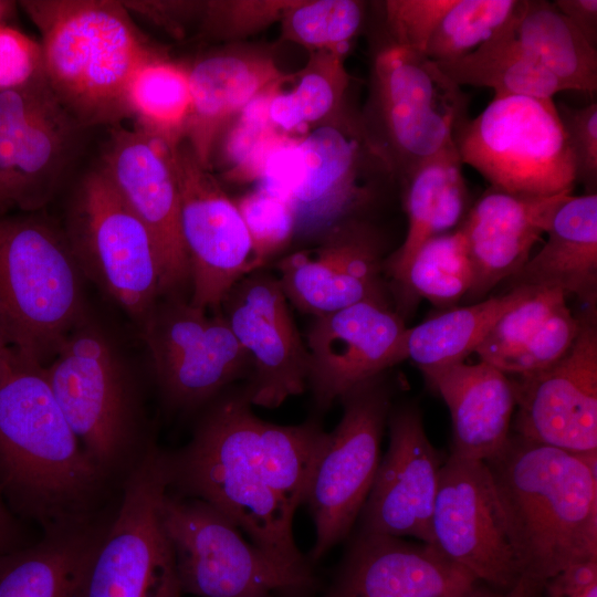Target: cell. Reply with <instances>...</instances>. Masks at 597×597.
<instances>
[{
    "label": "cell",
    "mask_w": 597,
    "mask_h": 597,
    "mask_svg": "<svg viewBox=\"0 0 597 597\" xmlns=\"http://www.w3.org/2000/svg\"><path fill=\"white\" fill-rule=\"evenodd\" d=\"M182 593L198 597H271L297 593L313 579L269 558L209 503L169 493L160 505Z\"/></svg>",
    "instance_id": "cell-12"
},
{
    "label": "cell",
    "mask_w": 597,
    "mask_h": 597,
    "mask_svg": "<svg viewBox=\"0 0 597 597\" xmlns=\"http://www.w3.org/2000/svg\"><path fill=\"white\" fill-rule=\"evenodd\" d=\"M558 290L535 289L503 314L492 326L475 353L496 368L520 352L537 333L553 311L566 302Z\"/></svg>",
    "instance_id": "cell-40"
},
{
    "label": "cell",
    "mask_w": 597,
    "mask_h": 597,
    "mask_svg": "<svg viewBox=\"0 0 597 597\" xmlns=\"http://www.w3.org/2000/svg\"><path fill=\"white\" fill-rule=\"evenodd\" d=\"M544 587L548 597H597V561L570 567Z\"/></svg>",
    "instance_id": "cell-46"
},
{
    "label": "cell",
    "mask_w": 597,
    "mask_h": 597,
    "mask_svg": "<svg viewBox=\"0 0 597 597\" xmlns=\"http://www.w3.org/2000/svg\"><path fill=\"white\" fill-rule=\"evenodd\" d=\"M541 588L537 587L527 577L521 579L510 589L499 590L496 593L483 591L476 587L472 593L463 597H534Z\"/></svg>",
    "instance_id": "cell-49"
},
{
    "label": "cell",
    "mask_w": 597,
    "mask_h": 597,
    "mask_svg": "<svg viewBox=\"0 0 597 597\" xmlns=\"http://www.w3.org/2000/svg\"><path fill=\"white\" fill-rule=\"evenodd\" d=\"M484 462L523 576L542 588L562 572L597 561V453L511 433Z\"/></svg>",
    "instance_id": "cell-3"
},
{
    "label": "cell",
    "mask_w": 597,
    "mask_h": 597,
    "mask_svg": "<svg viewBox=\"0 0 597 597\" xmlns=\"http://www.w3.org/2000/svg\"><path fill=\"white\" fill-rule=\"evenodd\" d=\"M276 87L250 102L222 133L220 158L227 179L258 181L265 158L285 135L273 126L268 113Z\"/></svg>",
    "instance_id": "cell-39"
},
{
    "label": "cell",
    "mask_w": 597,
    "mask_h": 597,
    "mask_svg": "<svg viewBox=\"0 0 597 597\" xmlns=\"http://www.w3.org/2000/svg\"><path fill=\"white\" fill-rule=\"evenodd\" d=\"M525 0H455L434 31L426 55L460 59L493 39L520 15Z\"/></svg>",
    "instance_id": "cell-37"
},
{
    "label": "cell",
    "mask_w": 597,
    "mask_h": 597,
    "mask_svg": "<svg viewBox=\"0 0 597 597\" xmlns=\"http://www.w3.org/2000/svg\"><path fill=\"white\" fill-rule=\"evenodd\" d=\"M513 34L567 90L596 92L597 49L552 2L526 0Z\"/></svg>",
    "instance_id": "cell-33"
},
{
    "label": "cell",
    "mask_w": 597,
    "mask_h": 597,
    "mask_svg": "<svg viewBox=\"0 0 597 597\" xmlns=\"http://www.w3.org/2000/svg\"><path fill=\"white\" fill-rule=\"evenodd\" d=\"M462 166L453 140L401 179L408 229L400 248L386 261V273L397 289L418 249L464 220L470 208Z\"/></svg>",
    "instance_id": "cell-29"
},
{
    "label": "cell",
    "mask_w": 597,
    "mask_h": 597,
    "mask_svg": "<svg viewBox=\"0 0 597 597\" xmlns=\"http://www.w3.org/2000/svg\"><path fill=\"white\" fill-rule=\"evenodd\" d=\"M555 8L564 14L594 48L597 46V1L556 0Z\"/></svg>",
    "instance_id": "cell-47"
},
{
    "label": "cell",
    "mask_w": 597,
    "mask_h": 597,
    "mask_svg": "<svg viewBox=\"0 0 597 597\" xmlns=\"http://www.w3.org/2000/svg\"><path fill=\"white\" fill-rule=\"evenodd\" d=\"M14 2L0 0V25L4 24V20L11 14Z\"/></svg>",
    "instance_id": "cell-51"
},
{
    "label": "cell",
    "mask_w": 597,
    "mask_h": 597,
    "mask_svg": "<svg viewBox=\"0 0 597 597\" xmlns=\"http://www.w3.org/2000/svg\"><path fill=\"white\" fill-rule=\"evenodd\" d=\"M45 76L41 43L0 25V92L22 88Z\"/></svg>",
    "instance_id": "cell-45"
},
{
    "label": "cell",
    "mask_w": 597,
    "mask_h": 597,
    "mask_svg": "<svg viewBox=\"0 0 597 597\" xmlns=\"http://www.w3.org/2000/svg\"><path fill=\"white\" fill-rule=\"evenodd\" d=\"M180 198V231L190 275L189 301L219 311L230 289L258 270L235 202L184 140L172 150Z\"/></svg>",
    "instance_id": "cell-15"
},
{
    "label": "cell",
    "mask_w": 597,
    "mask_h": 597,
    "mask_svg": "<svg viewBox=\"0 0 597 597\" xmlns=\"http://www.w3.org/2000/svg\"><path fill=\"white\" fill-rule=\"evenodd\" d=\"M167 486L164 450L154 442L123 482L108 526L71 597H182L160 516Z\"/></svg>",
    "instance_id": "cell-8"
},
{
    "label": "cell",
    "mask_w": 597,
    "mask_h": 597,
    "mask_svg": "<svg viewBox=\"0 0 597 597\" xmlns=\"http://www.w3.org/2000/svg\"><path fill=\"white\" fill-rule=\"evenodd\" d=\"M81 274L49 220L0 218V338L18 357L45 366L84 322Z\"/></svg>",
    "instance_id": "cell-5"
},
{
    "label": "cell",
    "mask_w": 597,
    "mask_h": 597,
    "mask_svg": "<svg viewBox=\"0 0 597 597\" xmlns=\"http://www.w3.org/2000/svg\"><path fill=\"white\" fill-rule=\"evenodd\" d=\"M20 6L41 33L46 81L74 119L87 128L127 117L128 84L159 53L122 1L27 0Z\"/></svg>",
    "instance_id": "cell-4"
},
{
    "label": "cell",
    "mask_w": 597,
    "mask_h": 597,
    "mask_svg": "<svg viewBox=\"0 0 597 597\" xmlns=\"http://www.w3.org/2000/svg\"><path fill=\"white\" fill-rule=\"evenodd\" d=\"M532 290L513 287L504 295L450 308L406 328L398 345L397 364L410 359L419 369H425L464 362L499 318Z\"/></svg>",
    "instance_id": "cell-31"
},
{
    "label": "cell",
    "mask_w": 597,
    "mask_h": 597,
    "mask_svg": "<svg viewBox=\"0 0 597 597\" xmlns=\"http://www.w3.org/2000/svg\"><path fill=\"white\" fill-rule=\"evenodd\" d=\"M420 370L449 408L451 454L485 461L498 453L512 433L516 407L510 376L482 360Z\"/></svg>",
    "instance_id": "cell-27"
},
{
    "label": "cell",
    "mask_w": 597,
    "mask_h": 597,
    "mask_svg": "<svg viewBox=\"0 0 597 597\" xmlns=\"http://www.w3.org/2000/svg\"><path fill=\"white\" fill-rule=\"evenodd\" d=\"M543 248L515 273L513 287L558 290L588 305L597 297V193L569 196L555 211Z\"/></svg>",
    "instance_id": "cell-28"
},
{
    "label": "cell",
    "mask_w": 597,
    "mask_h": 597,
    "mask_svg": "<svg viewBox=\"0 0 597 597\" xmlns=\"http://www.w3.org/2000/svg\"><path fill=\"white\" fill-rule=\"evenodd\" d=\"M17 355L0 338V381L10 371Z\"/></svg>",
    "instance_id": "cell-50"
},
{
    "label": "cell",
    "mask_w": 597,
    "mask_h": 597,
    "mask_svg": "<svg viewBox=\"0 0 597 597\" xmlns=\"http://www.w3.org/2000/svg\"><path fill=\"white\" fill-rule=\"evenodd\" d=\"M81 272L139 325L161 297L154 240L97 167L81 181L66 232Z\"/></svg>",
    "instance_id": "cell-10"
},
{
    "label": "cell",
    "mask_w": 597,
    "mask_h": 597,
    "mask_svg": "<svg viewBox=\"0 0 597 597\" xmlns=\"http://www.w3.org/2000/svg\"><path fill=\"white\" fill-rule=\"evenodd\" d=\"M364 18L365 2L362 1H290L281 15L283 38L313 52L345 56Z\"/></svg>",
    "instance_id": "cell-38"
},
{
    "label": "cell",
    "mask_w": 597,
    "mask_h": 597,
    "mask_svg": "<svg viewBox=\"0 0 597 597\" xmlns=\"http://www.w3.org/2000/svg\"><path fill=\"white\" fill-rule=\"evenodd\" d=\"M127 117L170 148L185 140L191 112L188 69L160 53L133 75L125 96Z\"/></svg>",
    "instance_id": "cell-34"
},
{
    "label": "cell",
    "mask_w": 597,
    "mask_h": 597,
    "mask_svg": "<svg viewBox=\"0 0 597 597\" xmlns=\"http://www.w3.org/2000/svg\"><path fill=\"white\" fill-rule=\"evenodd\" d=\"M114 510L91 524L44 533L38 543L0 555V597H71Z\"/></svg>",
    "instance_id": "cell-30"
},
{
    "label": "cell",
    "mask_w": 597,
    "mask_h": 597,
    "mask_svg": "<svg viewBox=\"0 0 597 597\" xmlns=\"http://www.w3.org/2000/svg\"><path fill=\"white\" fill-rule=\"evenodd\" d=\"M431 531L433 546L479 583L505 590L523 576L484 461L443 462Z\"/></svg>",
    "instance_id": "cell-18"
},
{
    "label": "cell",
    "mask_w": 597,
    "mask_h": 597,
    "mask_svg": "<svg viewBox=\"0 0 597 597\" xmlns=\"http://www.w3.org/2000/svg\"><path fill=\"white\" fill-rule=\"evenodd\" d=\"M407 327L389 303L364 301L314 316L306 333L307 386L328 409L344 394L397 364Z\"/></svg>",
    "instance_id": "cell-23"
},
{
    "label": "cell",
    "mask_w": 597,
    "mask_h": 597,
    "mask_svg": "<svg viewBox=\"0 0 597 597\" xmlns=\"http://www.w3.org/2000/svg\"><path fill=\"white\" fill-rule=\"evenodd\" d=\"M455 0H389L385 2L390 41L426 55L428 44Z\"/></svg>",
    "instance_id": "cell-43"
},
{
    "label": "cell",
    "mask_w": 597,
    "mask_h": 597,
    "mask_svg": "<svg viewBox=\"0 0 597 597\" xmlns=\"http://www.w3.org/2000/svg\"><path fill=\"white\" fill-rule=\"evenodd\" d=\"M516 19L473 52L436 63L457 85L489 87L494 96L552 98L566 91L565 85L516 41L513 34Z\"/></svg>",
    "instance_id": "cell-32"
},
{
    "label": "cell",
    "mask_w": 597,
    "mask_h": 597,
    "mask_svg": "<svg viewBox=\"0 0 597 597\" xmlns=\"http://www.w3.org/2000/svg\"><path fill=\"white\" fill-rule=\"evenodd\" d=\"M580 328L566 302L558 305L531 341L498 368L509 376L531 374L559 359L570 347Z\"/></svg>",
    "instance_id": "cell-42"
},
{
    "label": "cell",
    "mask_w": 597,
    "mask_h": 597,
    "mask_svg": "<svg viewBox=\"0 0 597 597\" xmlns=\"http://www.w3.org/2000/svg\"><path fill=\"white\" fill-rule=\"evenodd\" d=\"M172 150L137 127H118L112 132L100 167L154 240L161 268V297H188L189 263L180 231Z\"/></svg>",
    "instance_id": "cell-20"
},
{
    "label": "cell",
    "mask_w": 597,
    "mask_h": 597,
    "mask_svg": "<svg viewBox=\"0 0 597 597\" xmlns=\"http://www.w3.org/2000/svg\"><path fill=\"white\" fill-rule=\"evenodd\" d=\"M23 546L21 525L0 491V555Z\"/></svg>",
    "instance_id": "cell-48"
},
{
    "label": "cell",
    "mask_w": 597,
    "mask_h": 597,
    "mask_svg": "<svg viewBox=\"0 0 597 597\" xmlns=\"http://www.w3.org/2000/svg\"><path fill=\"white\" fill-rule=\"evenodd\" d=\"M572 195L566 191L532 197L490 187L460 224L473 272L465 296L471 301L481 298L517 273L530 259L535 242L547 232L557 208Z\"/></svg>",
    "instance_id": "cell-25"
},
{
    "label": "cell",
    "mask_w": 597,
    "mask_h": 597,
    "mask_svg": "<svg viewBox=\"0 0 597 597\" xmlns=\"http://www.w3.org/2000/svg\"><path fill=\"white\" fill-rule=\"evenodd\" d=\"M478 584L433 545L360 533L329 597H463Z\"/></svg>",
    "instance_id": "cell-24"
},
{
    "label": "cell",
    "mask_w": 597,
    "mask_h": 597,
    "mask_svg": "<svg viewBox=\"0 0 597 597\" xmlns=\"http://www.w3.org/2000/svg\"><path fill=\"white\" fill-rule=\"evenodd\" d=\"M388 425L389 446L358 516L362 533L412 536L433 545L431 520L443 462L417 407L391 410Z\"/></svg>",
    "instance_id": "cell-22"
},
{
    "label": "cell",
    "mask_w": 597,
    "mask_h": 597,
    "mask_svg": "<svg viewBox=\"0 0 597 597\" xmlns=\"http://www.w3.org/2000/svg\"><path fill=\"white\" fill-rule=\"evenodd\" d=\"M316 240V247L276 264L284 293L296 308L314 317L364 301L389 303L383 245L369 223L347 222Z\"/></svg>",
    "instance_id": "cell-21"
},
{
    "label": "cell",
    "mask_w": 597,
    "mask_h": 597,
    "mask_svg": "<svg viewBox=\"0 0 597 597\" xmlns=\"http://www.w3.org/2000/svg\"><path fill=\"white\" fill-rule=\"evenodd\" d=\"M574 158L576 182L586 188V193H596L597 188V104L584 107L556 106Z\"/></svg>",
    "instance_id": "cell-44"
},
{
    "label": "cell",
    "mask_w": 597,
    "mask_h": 597,
    "mask_svg": "<svg viewBox=\"0 0 597 597\" xmlns=\"http://www.w3.org/2000/svg\"><path fill=\"white\" fill-rule=\"evenodd\" d=\"M0 491L43 533L96 522L119 495L71 429L44 366L18 356L0 381Z\"/></svg>",
    "instance_id": "cell-2"
},
{
    "label": "cell",
    "mask_w": 597,
    "mask_h": 597,
    "mask_svg": "<svg viewBox=\"0 0 597 597\" xmlns=\"http://www.w3.org/2000/svg\"><path fill=\"white\" fill-rule=\"evenodd\" d=\"M394 169L366 124L344 112L298 137L286 199L295 237L317 239L364 220Z\"/></svg>",
    "instance_id": "cell-9"
},
{
    "label": "cell",
    "mask_w": 597,
    "mask_h": 597,
    "mask_svg": "<svg viewBox=\"0 0 597 597\" xmlns=\"http://www.w3.org/2000/svg\"><path fill=\"white\" fill-rule=\"evenodd\" d=\"M326 440L315 420L280 426L260 419L244 385H234L202 408L187 444L164 450L167 491L209 503L273 562L313 579L293 519Z\"/></svg>",
    "instance_id": "cell-1"
},
{
    "label": "cell",
    "mask_w": 597,
    "mask_h": 597,
    "mask_svg": "<svg viewBox=\"0 0 597 597\" xmlns=\"http://www.w3.org/2000/svg\"><path fill=\"white\" fill-rule=\"evenodd\" d=\"M373 134L401 179L453 142L467 96L427 55L389 41L374 57Z\"/></svg>",
    "instance_id": "cell-13"
},
{
    "label": "cell",
    "mask_w": 597,
    "mask_h": 597,
    "mask_svg": "<svg viewBox=\"0 0 597 597\" xmlns=\"http://www.w3.org/2000/svg\"><path fill=\"white\" fill-rule=\"evenodd\" d=\"M345 56L327 52H313L305 67L291 74L292 86H277L269 102V118L280 132L291 135L311 125L325 123L341 114L348 86Z\"/></svg>",
    "instance_id": "cell-35"
},
{
    "label": "cell",
    "mask_w": 597,
    "mask_h": 597,
    "mask_svg": "<svg viewBox=\"0 0 597 597\" xmlns=\"http://www.w3.org/2000/svg\"><path fill=\"white\" fill-rule=\"evenodd\" d=\"M66 421L97 469L118 489L155 442L140 396L108 338L85 321L44 366Z\"/></svg>",
    "instance_id": "cell-6"
},
{
    "label": "cell",
    "mask_w": 597,
    "mask_h": 597,
    "mask_svg": "<svg viewBox=\"0 0 597 597\" xmlns=\"http://www.w3.org/2000/svg\"><path fill=\"white\" fill-rule=\"evenodd\" d=\"M234 202L247 227L255 263L262 269L295 237L293 209L286 199L261 187Z\"/></svg>",
    "instance_id": "cell-41"
},
{
    "label": "cell",
    "mask_w": 597,
    "mask_h": 597,
    "mask_svg": "<svg viewBox=\"0 0 597 597\" xmlns=\"http://www.w3.org/2000/svg\"><path fill=\"white\" fill-rule=\"evenodd\" d=\"M83 129L45 76L0 92V209L35 210L45 205Z\"/></svg>",
    "instance_id": "cell-16"
},
{
    "label": "cell",
    "mask_w": 597,
    "mask_h": 597,
    "mask_svg": "<svg viewBox=\"0 0 597 597\" xmlns=\"http://www.w3.org/2000/svg\"><path fill=\"white\" fill-rule=\"evenodd\" d=\"M275 275L258 269L227 293L220 311L251 359L244 388L253 405L275 408L307 387L310 354Z\"/></svg>",
    "instance_id": "cell-19"
},
{
    "label": "cell",
    "mask_w": 597,
    "mask_h": 597,
    "mask_svg": "<svg viewBox=\"0 0 597 597\" xmlns=\"http://www.w3.org/2000/svg\"><path fill=\"white\" fill-rule=\"evenodd\" d=\"M596 315V305H588L576 338L554 364L510 377L515 434L572 453H597Z\"/></svg>",
    "instance_id": "cell-17"
},
{
    "label": "cell",
    "mask_w": 597,
    "mask_h": 597,
    "mask_svg": "<svg viewBox=\"0 0 597 597\" xmlns=\"http://www.w3.org/2000/svg\"><path fill=\"white\" fill-rule=\"evenodd\" d=\"M453 140L462 164L490 187L522 196L573 192L574 158L552 98L494 96L474 118L465 116Z\"/></svg>",
    "instance_id": "cell-7"
},
{
    "label": "cell",
    "mask_w": 597,
    "mask_h": 597,
    "mask_svg": "<svg viewBox=\"0 0 597 597\" xmlns=\"http://www.w3.org/2000/svg\"><path fill=\"white\" fill-rule=\"evenodd\" d=\"M473 272L460 226L426 241L411 259L399 287L405 296L439 306L455 304L472 285Z\"/></svg>",
    "instance_id": "cell-36"
},
{
    "label": "cell",
    "mask_w": 597,
    "mask_h": 597,
    "mask_svg": "<svg viewBox=\"0 0 597 597\" xmlns=\"http://www.w3.org/2000/svg\"><path fill=\"white\" fill-rule=\"evenodd\" d=\"M139 327L170 410L202 409L251 374V359L220 310L198 307L186 296H163Z\"/></svg>",
    "instance_id": "cell-11"
},
{
    "label": "cell",
    "mask_w": 597,
    "mask_h": 597,
    "mask_svg": "<svg viewBox=\"0 0 597 597\" xmlns=\"http://www.w3.org/2000/svg\"><path fill=\"white\" fill-rule=\"evenodd\" d=\"M391 396L384 371L339 398L343 416L327 433L304 502L315 525L312 561L342 541L360 514L381 459Z\"/></svg>",
    "instance_id": "cell-14"
},
{
    "label": "cell",
    "mask_w": 597,
    "mask_h": 597,
    "mask_svg": "<svg viewBox=\"0 0 597 597\" xmlns=\"http://www.w3.org/2000/svg\"><path fill=\"white\" fill-rule=\"evenodd\" d=\"M191 112L185 142L198 161L210 169L219 137L255 97L284 83L274 61L253 52H221L188 69Z\"/></svg>",
    "instance_id": "cell-26"
}]
</instances>
